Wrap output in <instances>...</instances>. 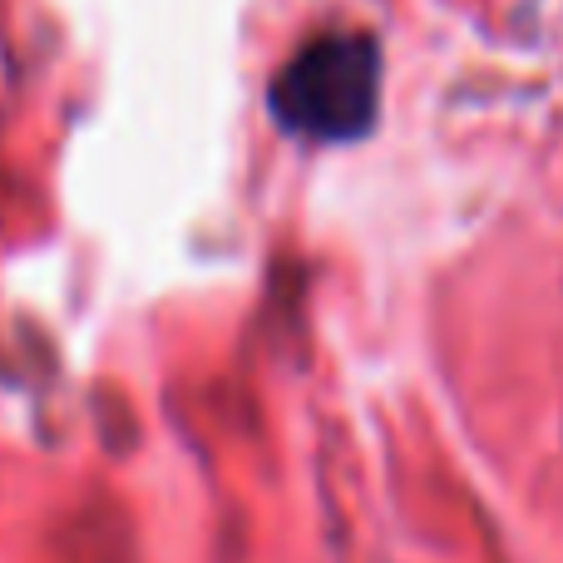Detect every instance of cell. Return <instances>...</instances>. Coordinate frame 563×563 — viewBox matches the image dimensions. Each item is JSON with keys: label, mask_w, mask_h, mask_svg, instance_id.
Instances as JSON below:
<instances>
[{"label": "cell", "mask_w": 563, "mask_h": 563, "mask_svg": "<svg viewBox=\"0 0 563 563\" xmlns=\"http://www.w3.org/2000/svg\"><path fill=\"white\" fill-rule=\"evenodd\" d=\"M267 109L287 134L311 144H346L376 124L380 49L371 35H321L287 59L267 89Z\"/></svg>", "instance_id": "cell-1"}]
</instances>
